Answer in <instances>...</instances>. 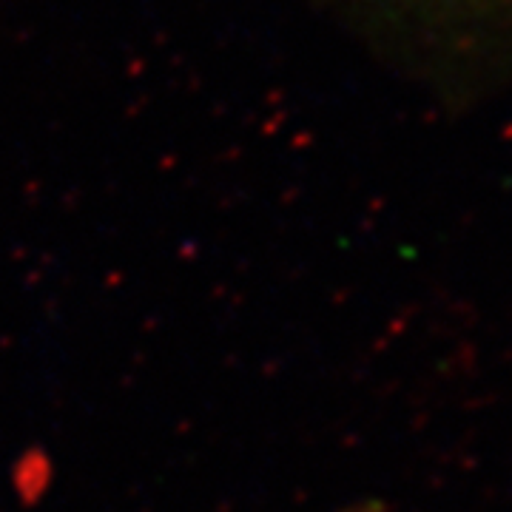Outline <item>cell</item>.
<instances>
[{"instance_id":"obj_1","label":"cell","mask_w":512,"mask_h":512,"mask_svg":"<svg viewBox=\"0 0 512 512\" xmlns=\"http://www.w3.org/2000/svg\"><path fill=\"white\" fill-rule=\"evenodd\" d=\"M359 512H367V510H359Z\"/></svg>"}]
</instances>
